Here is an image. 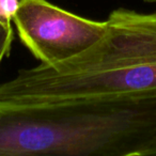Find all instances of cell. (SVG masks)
I'll list each match as a JSON object with an SVG mask.
<instances>
[{
  "label": "cell",
  "mask_w": 156,
  "mask_h": 156,
  "mask_svg": "<svg viewBox=\"0 0 156 156\" xmlns=\"http://www.w3.org/2000/svg\"><path fill=\"white\" fill-rule=\"evenodd\" d=\"M13 35L12 25H5L0 22V64L5 57L9 56L13 42Z\"/></svg>",
  "instance_id": "277c9868"
},
{
  "label": "cell",
  "mask_w": 156,
  "mask_h": 156,
  "mask_svg": "<svg viewBox=\"0 0 156 156\" xmlns=\"http://www.w3.org/2000/svg\"><path fill=\"white\" fill-rule=\"evenodd\" d=\"M25 155H156V96L0 102V156Z\"/></svg>",
  "instance_id": "6da1fadb"
},
{
  "label": "cell",
  "mask_w": 156,
  "mask_h": 156,
  "mask_svg": "<svg viewBox=\"0 0 156 156\" xmlns=\"http://www.w3.org/2000/svg\"><path fill=\"white\" fill-rule=\"evenodd\" d=\"M156 96V13L117 9L94 45L56 65L20 69L0 83V102L45 104Z\"/></svg>",
  "instance_id": "7a4b0ae2"
},
{
  "label": "cell",
  "mask_w": 156,
  "mask_h": 156,
  "mask_svg": "<svg viewBox=\"0 0 156 156\" xmlns=\"http://www.w3.org/2000/svg\"><path fill=\"white\" fill-rule=\"evenodd\" d=\"M13 22L22 43L44 65L78 56L106 31V20L83 18L47 0H20Z\"/></svg>",
  "instance_id": "3957f363"
},
{
  "label": "cell",
  "mask_w": 156,
  "mask_h": 156,
  "mask_svg": "<svg viewBox=\"0 0 156 156\" xmlns=\"http://www.w3.org/2000/svg\"><path fill=\"white\" fill-rule=\"evenodd\" d=\"M20 0H0V22L11 25L18 8Z\"/></svg>",
  "instance_id": "5b68a950"
},
{
  "label": "cell",
  "mask_w": 156,
  "mask_h": 156,
  "mask_svg": "<svg viewBox=\"0 0 156 156\" xmlns=\"http://www.w3.org/2000/svg\"><path fill=\"white\" fill-rule=\"evenodd\" d=\"M145 2H150V3H156V0H143Z\"/></svg>",
  "instance_id": "8992f818"
}]
</instances>
